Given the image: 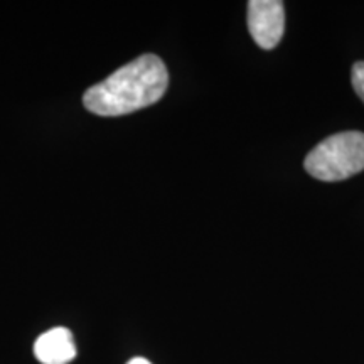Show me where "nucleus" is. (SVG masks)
I'll return each instance as SVG.
<instances>
[{"label":"nucleus","instance_id":"nucleus-5","mask_svg":"<svg viewBox=\"0 0 364 364\" xmlns=\"http://www.w3.org/2000/svg\"><path fill=\"white\" fill-rule=\"evenodd\" d=\"M351 80H353V86H354V90H356L358 97L364 102V61H358L356 65L353 66Z\"/></svg>","mask_w":364,"mask_h":364},{"label":"nucleus","instance_id":"nucleus-4","mask_svg":"<svg viewBox=\"0 0 364 364\" xmlns=\"http://www.w3.org/2000/svg\"><path fill=\"white\" fill-rule=\"evenodd\" d=\"M34 354L43 364H70L76 358L71 331L66 327H54L44 332L36 341Z\"/></svg>","mask_w":364,"mask_h":364},{"label":"nucleus","instance_id":"nucleus-6","mask_svg":"<svg viewBox=\"0 0 364 364\" xmlns=\"http://www.w3.org/2000/svg\"><path fill=\"white\" fill-rule=\"evenodd\" d=\"M127 364H152V363L147 361L145 358H134V359H130V361Z\"/></svg>","mask_w":364,"mask_h":364},{"label":"nucleus","instance_id":"nucleus-1","mask_svg":"<svg viewBox=\"0 0 364 364\" xmlns=\"http://www.w3.org/2000/svg\"><path fill=\"white\" fill-rule=\"evenodd\" d=\"M169 85V73L156 54H144L86 90L85 108L98 117H120L157 103Z\"/></svg>","mask_w":364,"mask_h":364},{"label":"nucleus","instance_id":"nucleus-2","mask_svg":"<svg viewBox=\"0 0 364 364\" xmlns=\"http://www.w3.org/2000/svg\"><path fill=\"white\" fill-rule=\"evenodd\" d=\"M304 167L324 182L344 181L364 171V134L343 132L327 136L306 157Z\"/></svg>","mask_w":364,"mask_h":364},{"label":"nucleus","instance_id":"nucleus-3","mask_svg":"<svg viewBox=\"0 0 364 364\" xmlns=\"http://www.w3.org/2000/svg\"><path fill=\"white\" fill-rule=\"evenodd\" d=\"M248 29L262 49H273L285 31V9L280 0L248 2Z\"/></svg>","mask_w":364,"mask_h":364}]
</instances>
